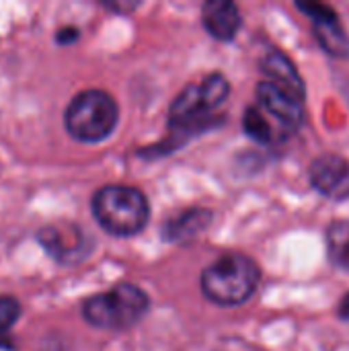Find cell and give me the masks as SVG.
<instances>
[{
  "mask_svg": "<svg viewBox=\"0 0 349 351\" xmlns=\"http://www.w3.org/2000/svg\"><path fill=\"white\" fill-rule=\"evenodd\" d=\"M257 263L243 253H224L202 274L204 296L218 306H239L247 302L259 286Z\"/></svg>",
  "mask_w": 349,
  "mask_h": 351,
  "instance_id": "obj_1",
  "label": "cell"
},
{
  "mask_svg": "<svg viewBox=\"0 0 349 351\" xmlns=\"http://www.w3.org/2000/svg\"><path fill=\"white\" fill-rule=\"evenodd\" d=\"M99 226L113 237H134L144 230L150 218L146 195L130 185L101 187L91 202Z\"/></svg>",
  "mask_w": 349,
  "mask_h": 351,
  "instance_id": "obj_2",
  "label": "cell"
},
{
  "mask_svg": "<svg viewBox=\"0 0 349 351\" xmlns=\"http://www.w3.org/2000/svg\"><path fill=\"white\" fill-rule=\"evenodd\" d=\"M150 300L134 284H117L111 290L88 298L82 304V317L88 325L105 331H125L144 319Z\"/></svg>",
  "mask_w": 349,
  "mask_h": 351,
  "instance_id": "obj_3",
  "label": "cell"
},
{
  "mask_svg": "<svg viewBox=\"0 0 349 351\" xmlns=\"http://www.w3.org/2000/svg\"><path fill=\"white\" fill-rule=\"evenodd\" d=\"M119 119V109L115 99L99 88H88L78 93L64 113V125L68 134L86 144L101 142L111 136Z\"/></svg>",
  "mask_w": 349,
  "mask_h": 351,
  "instance_id": "obj_4",
  "label": "cell"
},
{
  "mask_svg": "<svg viewBox=\"0 0 349 351\" xmlns=\"http://www.w3.org/2000/svg\"><path fill=\"white\" fill-rule=\"evenodd\" d=\"M230 84L222 74H210L200 84H189L171 105L169 123L173 130L202 128L228 97Z\"/></svg>",
  "mask_w": 349,
  "mask_h": 351,
  "instance_id": "obj_5",
  "label": "cell"
},
{
  "mask_svg": "<svg viewBox=\"0 0 349 351\" xmlns=\"http://www.w3.org/2000/svg\"><path fill=\"white\" fill-rule=\"evenodd\" d=\"M257 103L286 130H296L304 121V99L278 86L272 80H261L257 84Z\"/></svg>",
  "mask_w": 349,
  "mask_h": 351,
  "instance_id": "obj_6",
  "label": "cell"
},
{
  "mask_svg": "<svg viewBox=\"0 0 349 351\" xmlns=\"http://www.w3.org/2000/svg\"><path fill=\"white\" fill-rule=\"evenodd\" d=\"M313 187L331 199L349 197V162L337 154H323L311 165Z\"/></svg>",
  "mask_w": 349,
  "mask_h": 351,
  "instance_id": "obj_7",
  "label": "cell"
},
{
  "mask_svg": "<svg viewBox=\"0 0 349 351\" xmlns=\"http://www.w3.org/2000/svg\"><path fill=\"white\" fill-rule=\"evenodd\" d=\"M37 239L45 251L62 263H76L91 251V243L78 226H49L41 230Z\"/></svg>",
  "mask_w": 349,
  "mask_h": 351,
  "instance_id": "obj_8",
  "label": "cell"
},
{
  "mask_svg": "<svg viewBox=\"0 0 349 351\" xmlns=\"http://www.w3.org/2000/svg\"><path fill=\"white\" fill-rule=\"evenodd\" d=\"M300 10H304L313 23H315V35L319 39V43L325 47V51H329L331 56H348L349 53V39L335 14L333 8L325 6V4H296Z\"/></svg>",
  "mask_w": 349,
  "mask_h": 351,
  "instance_id": "obj_9",
  "label": "cell"
},
{
  "mask_svg": "<svg viewBox=\"0 0 349 351\" xmlns=\"http://www.w3.org/2000/svg\"><path fill=\"white\" fill-rule=\"evenodd\" d=\"M202 21L206 31L220 39V41H230L237 37L241 29V12L239 6L230 0H210L202 6Z\"/></svg>",
  "mask_w": 349,
  "mask_h": 351,
  "instance_id": "obj_10",
  "label": "cell"
},
{
  "mask_svg": "<svg viewBox=\"0 0 349 351\" xmlns=\"http://www.w3.org/2000/svg\"><path fill=\"white\" fill-rule=\"evenodd\" d=\"M261 70L267 74V80L276 82L278 86L298 95L304 99V84H302V78L300 74L296 72L294 64L290 62V58L278 49L269 51L265 58H263V66Z\"/></svg>",
  "mask_w": 349,
  "mask_h": 351,
  "instance_id": "obj_11",
  "label": "cell"
},
{
  "mask_svg": "<svg viewBox=\"0 0 349 351\" xmlns=\"http://www.w3.org/2000/svg\"><path fill=\"white\" fill-rule=\"evenodd\" d=\"M210 222H212V214L208 210H189L165 226V237L169 241H187L197 232H202Z\"/></svg>",
  "mask_w": 349,
  "mask_h": 351,
  "instance_id": "obj_12",
  "label": "cell"
},
{
  "mask_svg": "<svg viewBox=\"0 0 349 351\" xmlns=\"http://www.w3.org/2000/svg\"><path fill=\"white\" fill-rule=\"evenodd\" d=\"M327 253L335 267L349 271V222L337 220L327 228Z\"/></svg>",
  "mask_w": 349,
  "mask_h": 351,
  "instance_id": "obj_13",
  "label": "cell"
},
{
  "mask_svg": "<svg viewBox=\"0 0 349 351\" xmlns=\"http://www.w3.org/2000/svg\"><path fill=\"white\" fill-rule=\"evenodd\" d=\"M243 128H245V134L251 136L253 140L261 142V144H267L276 138V132L267 119V113L259 107V105H253L249 109H245V115H243Z\"/></svg>",
  "mask_w": 349,
  "mask_h": 351,
  "instance_id": "obj_14",
  "label": "cell"
},
{
  "mask_svg": "<svg viewBox=\"0 0 349 351\" xmlns=\"http://www.w3.org/2000/svg\"><path fill=\"white\" fill-rule=\"evenodd\" d=\"M21 317V304L12 296H0V339L12 329Z\"/></svg>",
  "mask_w": 349,
  "mask_h": 351,
  "instance_id": "obj_15",
  "label": "cell"
},
{
  "mask_svg": "<svg viewBox=\"0 0 349 351\" xmlns=\"http://www.w3.org/2000/svg\"><path fill=\"white\" fill-rule=\"evenodd\" d=\"M74 39H78V31H76V29L68 27V29L58 31V41H60V43H72Z\"/></svg>",
  "mask_w": 349,
  "mask_h": 351,
  "instance_id": "obj_16",
  "label": "cell"
},
{
  "mask_svg": "<svg viewBox=\"0 0 349 351\" xmlns=\"http://www.w3.org/2000/svg\"><path fill=\"white\" fill-rule=\"evenodd\" d=\"M341 315L349 319V296H346V300H344V304H341Z\"/></svg>",
  "mask_w": 349,
  "mask_h": 351,
  "instance_id": "obj_17",
  "label": "cell"
}]
</instances>
